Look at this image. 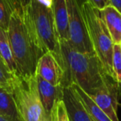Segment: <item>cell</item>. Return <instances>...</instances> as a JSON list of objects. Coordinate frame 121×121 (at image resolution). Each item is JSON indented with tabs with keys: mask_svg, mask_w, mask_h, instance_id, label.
Here are the masks:
<instances>
[{
	"mask_svg": "<svg viewBox=\"0 0 121 121\" xmlns=\"http://www.w3.org/2000/svg\"><path fill=\"white\" fill-rule=\"evenodd\" d=\"M14 1H15L17 5L20 8H22V9L26 8L31 2V0H14Z\"/></svg>",
	"mask_w": 121,
	"mask_h": 121,
	"instance_id": "22",
	"label": "cell"
},
{
	"mask_svg": "<svg viewBox=\"0 0 121 121\" xmlns=\"http://www.w3.org/2000/svg\"><path fill=\"white\" fill-rule=\"evenodd\" d=\"M119 91V84L108 76L105 83L91 96L112 121H119L117 114Z\"/></svg>",
	"mask_w": 121,
	"mask_h": 121,
	"instance_id": "7",
	"label": "cell"
},
{
	"mask_svg": "<svg viewBox=\"0 0 121 121\" xmlns=\"http://www.w3.org/2000/svg\"><path fill=\"white\" fill-rule=\"evenodd\" d=\"M0 121H9V120H7L6 119H4V117H2V116L0 115Z\"/></svg>",
	"mask_w": 121,
	"mask_h": 121,
	"instance_id": "23",
	"label": "cell"
},
{
	"mask_svg": "<svg viewBox=\"0 0 121 121\" xmlns=\"http://www.w3.org/2000/svg\"><path fill=\"white\" fill-rule=\"evenodd\" d=\"M0 115L9 121H22L11 92L0 87Z\"/></svg>",
	"mask_w": 121,
	"mask_h": 121,
	"instance_id": "13",
	"label": "cell"
},
{
	"mask_svg": "<svg viewBox=\"0 0 121 121\" xmlns=\"http://www.w3.org/2000/svg\"><path fill=\"white\" fill-rule=\"evenodd\" d=\"M12 94L22 121H51L41 102L35 76H17L13 85Z\"/></svg>",
	"mask_w": 121,
	"mask_h": 121,
	"instance_id": "5",
	"label": "cell"
},
{
	"mask_svg": "<svg viewBox=\"0 0 121 121\" xmlns=\"http://www.w3.org/2000/svg\"><path fill=\"white\" fill-rule=\"evenodd\" d=\"M0 56L4 59L10 71L13 74L18 76L17 65H16L13 55L12 48H11L9 36H8V32L2 28H0Z\"/></svg>",
	"mask_w": 121,
	"mask_h": 121,
	"instance_id": "15",
	"label": "cell"
},
{
	"mask_svg": "<svg viewBox=\"0 0 121 121\" xmlns=\"http://www.w3.org/2000/svg\"><path fill=\"white\" fill-rule=\"evenodd\" d=\"M35 76L41 102L45 109V112L50 117L54 104L58 99L62 98L63 88L61 86H56L50 84L37 75H35Z\"/></svg>",
	"mask_w": 121,
	"mask_h": 121,
	"instance_id": "10",
	"label": "cell"
},
{
	"mask_svg": "<svg viewBox=\"0 0 121 121\" xmlns=\"http://www.w3.org/2000/svg\"><path fill=\"white\" fill-rule=\"evenodd\" d=\"M74 87V89L76 90V93H77L78 96H79L80 99H81V103L83 104V105L85 106L86 109L87 110V112L89 113V114L91 116V118L93 119L94 121H112L107 115L105 114V113L95 104L94 100L92 99V98L88 94H86L81 87L77 86L76 84H71Z\"/></svg>",
	"mask_w": 121,
	"mask_h": 121,
	"instance_id": "14",
	"label": "cell"
},
{
	"mask_svg": "<svg viewBox=\"0 0 121 121\" xmlns=\"http://www.w3.org/2000/svg\"><path fill=\"white\" fill-rule=\"evenodd\" d=\"M61 99L66 105L70 121H94L81 103L72 85L63 88Z\"/></svg>",
	"mask_w": 121,
	"mask_h": 121,
	"instance_id": "9",
	"label": "cell"
},
{
	"mask_svg": "<svg viewBox=\"0 0 121 121\" xmlns=\"http://www.w3.org/2000/svg\"><path fill=\"white\" fill-rule=\"evenodd\" d=\"M17 75L13 74L0 56V87L12 93V88Z\"/></svg>",
	"mask_w": 121,
	"mask_h": 121,
	"instance_id": "17",
	"label": "cell"
},
{
	"mask_svg": "<svg viewBox=\"0 0 121 121\" xmlns=\"http://www.w3.org/2000/svg\"><path fill=\"white\" fill-rule=\"evenodd\" d=\"M109 3L111 6H113L121 13V0H109Z\"/></svg>",
	"mask_w": 121,
	"mask_h": 121,
	"instance_id": "21",
	"label": "cell"
},
{
	"mask_svg": "<svg viewBox=\"0 0 121 121\" xmlns=\"http://www.w3.org/2000/svg\"><path fill=\"white\" fill-rule=\"evenodd\" d=\"M36 75L56 86L63 88L65 71L52 53L47 52L37 62Z\"/></svg>",
	"mask_w": 121,
	"mask_h": 121,
	"instance_id": "8",
	"label": "cell"
},
{
	"mask_svg": "<svg viewBox=\"0 0 121 121\" xmlns=\"http://www.w3.org/2000/svg\"><path fill=\"white\" fill-rule=\"evenodd\" d=\"M16 9H22L14 0H0V28L8 30L12 13Z\"/></svg>",
	"mask_w": 121,
	"mask_h": 121,
	"instance_id": "16",
	"label": "cell"
},
{
	"mask_svg": "<svg viewBox=\"0 0 121 121\" xmlns=\"http://www.w3.org/2000/svg\"><path fill=\"white\" fill-rule=\"evenodd\" d=\"M51 121H70L68 113L66 110V105L62 99H60L56 102L52 112L50 114Z\"/></svg>",
	"mask_w": 121,
	"mask_h": 121,
	"instance_id": "19",
	"label": "cell"
},
{
	"mask_svg": "<svg viewBox=\"0 0 121 121\" xmlns=\"http://www.w3.org/2000/svg\"><path fill=\"white\" fill-rule=\"evenodd\" d=\"M68 13V31L69 40L75 49L82 53L95 54L93 50L84 16L81 4L78 0H66Z\"/></svg>",
	"mask_w": 121,
	"mask_h": 121,
	"instance_id": "6",
	"label": "cell"
},
{
	"mask_svg": "<svg viewBox=\"0 0 121 121\" xmlns=\"http://www.w3.org/2000/svg\"><path fill=\"white\" fill-rule=\"evenodd\" d=\"M119 89H120V91H121V84L119 85Z\"/></svg>",
	"mask_w": 121,
	"mask_h": 121,
	"instance_id": "24",
	"label": "cell"
},
{
	"mask_svg": "<svg viewBox=\"0 0 121 121\" xmlns=\"http://www.w3.org/2000/svg\"><path fill=\"white\" fill-rule=\"evenodd\" d=\"M26 9L44 50L55 56L65 71L64 60L60 51V37L52 8L47 7L38 0H31Z\"/></svg>",
	"mask_w": 121,
	"mask_h": 121,
	"instance_id": "4",
	"label": "cell"
},
{
	"mask_svg": "<svg viewBox=\"0 0 121 121\" xmlns=\"http://www.w3.org/2000/svg\"><path fill=\"white\" fill-rule=\"evenodd\" d=\"M7 32L17 75L22 77L35 76L39 59L47 52L36 34L26 8L13 11Z\"/></svg>",
	"mask_w": 121,
	"mask_h": 121,
	"instance_id": "1",
	"label": "cell"
},
{
	"mask_svg": "<svg viewBox=\"0 0 121 121\" xmlns=\"http://www.w3.org/2000/svg\"><path fill=\"white\" fill-rule=\"evenodd\" d=\"M81 10L93 50L99 58L105 74L112 78L114 42L103 20L101 10L94 8L86 1L81 4Z\"/></svg>",
	"mask_w": 121,
	"mask_h": 121,
	"instance_id": "3",
	"label": "cell"
},
{
	"mask_svg": "<svg viewBox=\"0 0 121 121\" xmlns=\"http://www.w3.org/2000/svg\"><path fill=\"white\" fill-rule=\"evenodd\" d=\"M101 13L114 44H121V13L111 5L101 10Z\"/></svg>",
	"mask_w": 121,
	"mask_h": 121,
	"instance_id": "11",
	"label": "cell"
},
{
	"mask_svg": "<svg viewBox=\"0 0 121 121\" xmlns=\"http://www.w3.org/2000/svg\"><path fill=\"white\" fill-rule=\"evenodd\" d=\"M52 9L60 40H69L68 13L66 0H52Z\"/></svg>",
	"mask_w": 121,
	"mask_h": 121,
	"instance_id": "12",
	"label": "cell"
},
{
	"mask_svg": "<svg viewBox=\"0 0 121 121\" xmlns=\"http://www.w3.org/2000/svg\"><path fill=\"white\" fill-rule=\"evenodd\" d=\"M60 44L65 66L63 88L76 84L91 96L105 83L109 76L99 58L95 54L78 52L68 41L60 40Z\"/></svg>",
	"mask_w": 121,
	"mask_h": 121,
	"instance_id": "2",
	"label": "cell"
},
{
	"mask_svg": "<svg viewBox=\"0 0 121 121\" xmlns=\"http://www.w3.org/2000/svg\"><path fill=\"white\" fill-rule=\"evenodd\" d=\"M112 78L119 85L121 84V44H114L112 56Z\"/></svg>",
	"mask_w": 121,
	"mask_h": 121,
	"instance_id": "18",
	"label": "cell"
},
{
	"mask_svg": "<svg viewBox=\"0 0 121 121\" xmlns=\"http://www.w3.org/2000/svg\"><path fill=\"white\" fill-rule=\"evenodd\" d=\"M86 1L99 10H103L106 7L110 5L109 0H86Z\"/></svg>",
	"mask_w": 121,
	"mask_h": 121,
	"instance_id": "20",
	"label": "cell"
}]
</instances>
